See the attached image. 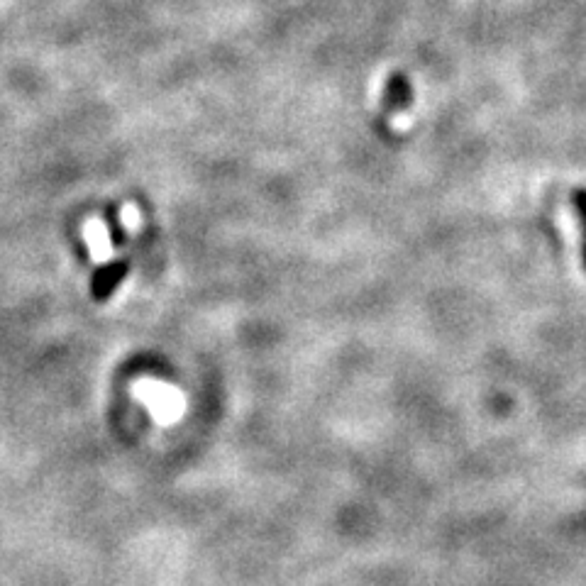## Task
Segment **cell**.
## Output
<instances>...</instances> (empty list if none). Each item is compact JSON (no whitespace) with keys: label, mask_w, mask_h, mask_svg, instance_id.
<instances>
[{"label":"cell","mask_w":586,"mask_h":586,"mask_svg":"<svg viewBox=\"0 0 586 586\" xmlns=\"http://www.w3.org/2000/svg\"><path fill=\"white\" fill-rule=\"evenodd\" d=\"M140 396L149 403V408L159 420H174L181 413V398L171 386L147 381V384L140 386Z\"/></svg>","instance_id":"obj_1"},{"label":"cell","mask_w":586,"mask_h":586,"mask_svg":"<svg viewBox=\"0 0 586 586\" xmlns=\"http://www.w3.org/2000/svg\"><path fill=\"white\" fill-rule=\"evenodd\" d=\"M127 274V262H110L96 272L91 281V293L96 301H105Z\"/></svg>","instance_id":"obj_2"},{"label":"cell","mask_w":586,"mask_h":586,"mask_svg":"<svg viewBox=\"0 0 586 586\" xmlns=\"http://www.w3.org/2000/svg\"><path fill=\"white\" fill-rule=\"evenodd\" d=\"M413 98V88L408 84V79L403 74H394L389 76L386 81V91H384V110L386 113H398V110H406L411 105Z\"/></svg>","instance_id":"obj_3"},{"label":"cell","mask_w":586,"mask_h":586,"mask_svg":"<svg viewBox=\"0 0 586 586\" xmlns=\"http://www.w3.org/2000/svg\"><path fill=\"white\" fill-rule=\"evenodd\" d=\"M86 240L91 245V257L96 262H103L110 252V242H108V230L103 228L101 223H88L86 228Z\"/></svg>","instance_id":"obj_4"},{"label":"cell","mask_w":586,"mask_h":586,"mask_svg":"<svg viewBox=\"0 0 586 586\" xmlns=\"http://www.w3.org/2000/svg\"><path fill=\"white\" fill-rule=\"evenodd\" d=\"M577 203H579V210H582V218H584V225H586V193H579Z\"/></svg>","instance_id":"obj_5"}]
</instances>
